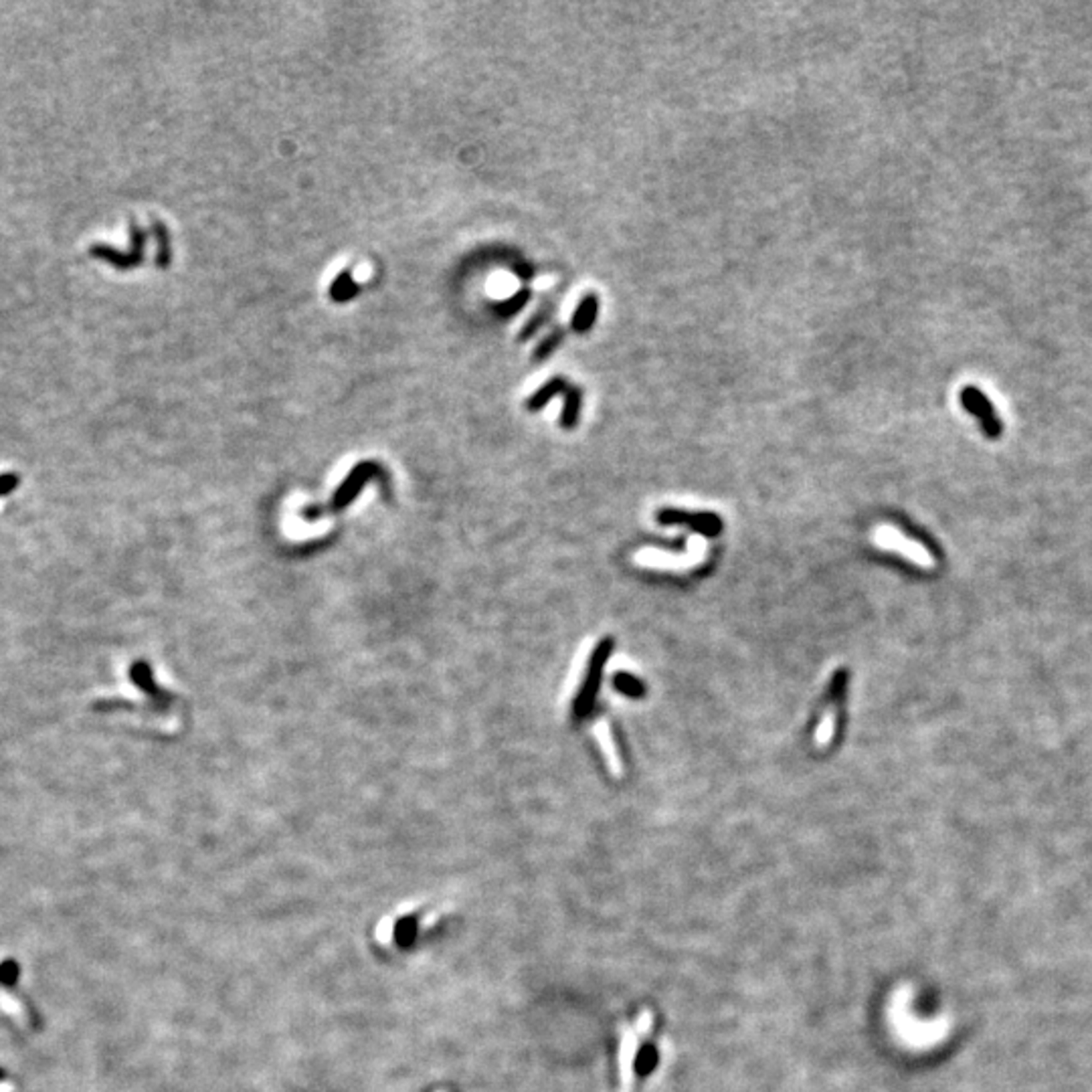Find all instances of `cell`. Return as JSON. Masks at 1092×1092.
<instances>
[{
	"mask_svg": "<svg viewBox=\"0 0 1092 1092\" xmlns=\"http://www.w3.org/2000/svg\"><path fill=\"white\" fill-rule=\"evenodd\" d=\"M154 235H156V243H158V253H156V265L158 268L166 269L170 265L172 259V247H170V235H168L166 225L162 221L154 219Z\"/></svg>",
	"mask_w": 1092,
	"mask_h": 1092,
	"instance_id": "obj_15",
	"label": "cell"
},
{
	"mask_svg": "<svg viewBox=\"0 0 1092 1092\" xmlns=\"http://www.w3.org/2000/svg\"><path fill=\"white\" fill-rule=\"evenodd\" d=\"M358 290H360L358 284L353 280L350 271H342V274L334 280L332 288H330V298L334 301H348L358 294Z\"/></svg>",
	"mask_w": 1092,
	"mask_h": 1092,
	"instance_id": "obj_16",
	"label": "cell"
},
{
	"mask_svg": "<svg viewBox=\"0 0 1092 1092\" xmlns=\"http://www.w3.org/2000/svg\"><path fill=\"white\" fill-rule=\"evenodd\" d=\"M393 935H394V921L393 918H383L377 927V938L380 945L389 947L393 943Z\"/></svg>",
	"mask_w": 1092,
	"mask_h": 1092,
	"instance_id": "obj_20",
	"label": "cell"
},
{
	"mask_svg": "<svg viewBox=\"0 0 1092 1092\" xmlns=\"http://www.w3.org/2000/svg\"><path fill=\"white\" fill-rule=\"evenodd\" d=\"M368 479H379L383 486H387V476H384L383 468L379 463L373 462H363L358 463L353 472L346 476V479L338 486V490L334 492L332 502H330L328 508H304L301 510V516H306V520H316L326 512H340L348 506L354 498L363 492V486L368 482Z\"/></svg>",
	"mask_w": 1092,
	"mask_h": 1092,
	"instance_id": "obj_1",
	"label": "cell"
},
{
	"mask_svg": "<svg viewBox=\"0 0 1092 1092\" xmlns=\"http://www.w3.org/2000/svg\"><path fill=\"white\" fill-rule=\"evenodd\" d=\"M614 688L619 694L627 696V698H641L645 694V686L641 684V680L627 674V671H619V674L614 676Z\"/></svg>",
	"mask_w": 1092,
	"mask_h": 1092,
	"instance_id": "obj_17",
	"label": "cell"
},
{
	"mask_svg": "<svg viewBox=\"0 0 1092 1092\" xmlns=\"http://www.w3.org/2000/svg\"><path fill=\"white\" fill-rule=\"evenodd\" d=\"M634 1058H635V1034L634 1032L625 1030L624 1040H621V1054H619V1074H621V1086H624V1092L630 1090L631 1080H634Z\"/></svg>",
	"mask_w": 1092,
	"mask_h": 1092,
	"instance_id": "obj_11",
	"label": "cell"
},
{
	"mask_svg": "<svg viewBox=\"0 0 1092 1092\" xmlns=\"http://www.w3.org/2000/svg\"><path fill=\"white\" fill-rule=\"evenodd\" d=\"M704 555H706L704 542L700 541L698 536H692L688 542V555L678 556V555H668V552H661V551H654V548H645V551L637 552L635 561L640 562V565L654 567V569L680 571V569L696 567L700 561H703Z\"/></svg>",
	"mask_w": 1092,
	"mask_h": 1092,
	"instance_id": "obj_4",
	"label": "cell"
},
{
	"mask_svg": "<svg viewBox=\"0 0 1092 1092\" xmlns=\"http://www.w3.org/2000/svg\"><path fill=\"white\" fill-rule=\"evenodd\" d=\"M611 650H614V641L611 640L599 641L595 650H593L589 666H587V671H585V680H583L579 694H577L575 703H572V718L575 720L587 718V716L593 713V708H595L597 694H599V688H601L603 670H605V664L607 660H609Z\"/></svg>",
	"mask_w": 1092,
	"mask_h": 1092,
	"instance_id": "obj_2",
	"label": "cell"
},
{
	"mask_svg": "<svg viewBox=\"0 0 1092 1092\" xmlns=\"http://www.w3.org/2000/svg\"><path fill=\"white\" fill-rule=\"evenodd\" d=\"M959 399H961L963 409H965L967 413H971L973 417L980 419L981 431L985 433L987 437L990 439L1001 437L1003 425L1000 421V417H997L995 409H993L990 397H987L980 387H975V384H965V387L961 389Z\"/></svg>",
	"mask_w": 1092,
	"mask_h": 1092,
	"instance_id": "obj_3",
	"label": "cell"
},
{
	"mask_svg": "<svg viewBox=\"0 0 1092 1092\" xmlns=\"http://www.w3.org/2000/svg\"><path fill=\"white\" fill-rule=\"evenodd\" d=\"M528 298H530V291H528V290H520V291H518L516 295H514V298H512L510 301H506V304H502V308H508L506 312H504V314L510 316V314H514V312H520L522 306L526 304Z\"/></svg>",
	"mask_w": 1092,
	"mask_h": 1092,
	"instance_id": "obj_21",
	"label": "cell"
},
{
	"mask_svg": "<svg viewBox=\"0 0 1092 1092\" xmlns=\"http://www.w3.org/2000/svg\"><path fill=\"white\" fill-rule=\"evenodd\" d=\"M650 1027H651V1014L650 1011H644L640 1017V1021H637V1032H640V1034H645V1032H650Z\"/></svg>",
	"mask_w": 1092,
	"mask_h": 1092,
	"instance_id": "obj_23",
	"label": "cell"
},
{
	"mask_svg": "<svg viewBox=\"0 0 1092 1092\" xmlns=\"http://www.w3.org/2000/svg\"><path fill=\"white\" fill-rule=\"evenodd\" d=\"M130 235H132V251L130 253H122V251L113 249L110 245H93L91 247V255L100 257V259L107 261V264L113 265L118 269H132L138 268L142 264V257H144V245H146V233L140 229V225L136 221H132L130 227Z\"/></svg>",
	"mask_w": 1092,
	"mask_h": 1092,
	"instance_id": "obj_5",
	"label": "cell"
},
{
	"mask_svg": "<svg viewBox=\"0 0 1092 1092\" xmlns=\"http://www.w3.org/2000/svg\"><path fill=\"white\" fill-rule=\"evenodd\" d=\"M874 542H876V545L882 546V548H892V551L901 552L902 556L911 558V561L917 562V565L927 567V569L933 565V556L928 555L927 548L918 545V542L911 541V538H907L902 535V532H898L894 526H880V528H878L876 535H874Z\"/></svg>",
	"mask_w": 1092,
	"mask_h": 1092,
	"instance_id": "obj_6",
	"label": "cell"
},
{
	"mask_svg": "<svg viewBox=\"0 0 1092 1092\" xmlns=\"http://www.w3.org/2000/svg\"><path fill=\"white\" fill-rule=\"evenodd\" d=\"M562 340H565V328L551 330V332H548L545 338H542L541 342L536 344V348L532 350V363L541 364V363H545V360L551 358L552 354H555L556 350L561 348Z\"/></svg>",
	"mask_w": 1092,
	"mask_h": 1092,
	"instance_id": "obj_13",
	"label": "cell"
},
{
	"mask_svg": "<svg viewBox=\"0 0 1092 1092\" xmlns=\"http://www.w3.org/2000/svg\"><path fill=\"white\" fill-rule=\"evenodd\" d=\"M132 678H134L136 684L140 686V688L144 692H148V694H150L152 698L160 700V703H165V704L170 703V700H172L170 696L165 694V692H162L154 684V678H152V670H150V666H148V661H136V664L132 666Z\"/></svg>",
	"mask_w": 1092,
	"mask_h": 1092,
	"instance_id": "obj_12",
	"label": "cell"
},
{
	"mask_svg": "<svg viewBox=\"0 0 1092 1092\" xmlns=\"http://www.w3.org/2000/svg\"><path fill=\"white\" fill-rule=\"evenodd\" d=\"M833 733H836V714L828 713L822 718V723H819V729H818V734H815V739H818V743L823 747V745H828L829 740H832Z\"/></svg>",
	"mask_w": 1092,
	"mask_h": 1092,
	"instance_id": "obj_18",
	"label": "cell"
},
{
	"mask_svg": "<svg viewBox=\"0 0 1092 1092\" xmlns=\"http://www.w3.org/2000/svg\"><path fill=\"white\" fill-rule=\"evenodd\" d=\"M569 384H571V383H569V380H567V379H562V377H552L551 380H546V383L542 384V387L538 389L536 393L532 394V397H528V401H526V409H528V411H530V413L541 411V409H545L546 405H548V401H552V399H555L556 394H565V390L569 389Z\"/></svg>",
	"mask_w": 1092,
	"mask_h": 1092,
	"instance_id": "obj_9",
	"label": "cell"
},
{
	"mask_svg": "<svg viewBox=\"0 0 1092 1092\" xmlns=\"http://www.w3.org/2000/svg\"><path fill=\"white\" fill-rule=\"evenodd\" d=\"M658 522L661 524H688L700 535L716 536L723 530V522L716 514L710 512H686L678 508H664L658 512Z\"/></svg>",
	"mask_w": 1092,
	"mask_h": 1092,
	"instance_id": "obj_7",
	"label": "cell"
},
{
	"mask_svg": "<svg viewBox=\"0 0 1092 1092\" xmlns=\"http://www.w3.org/2000/svg\"><path fill=\"white\" fill-rule=\"evenodd\" d=\"M599 308H601V300L597 294H587L583 295L579 306H577L575 314L571 318V330L575 334H587L589 330L595 326L597 316H599Z\"/></svg>",
	"mask_w": 1092,
	"mask_h": 1092,
	"instance_id": "obj_8",
	"label": "cell"
},
{
	"mask_svg": "<svg viewBox=\"0 0 1092 1092\" xmlns=\"http://www.w3.org/2000/svg\"><path fill=\"white\" fill-rule=\"evenodd\" d=\"M846 682H848L846 670L836 671V676H833V680H832V686H829V694H828L832 703H842L844 692H846Z\"/></svg>",
	"mask_w": 1092,
	"mask_h": 1092,
	"instance_id": "obj_19",
	"label": "cell"
},
{
	"mask_svg": "<svg viewBox=\"0 0 1092 1092\" xmlns=\"http://www.w3.org/2000/svg\"><path fill=\"white\" fill-rule=\"evenodd\" d=\"M552 310H555V306H552V301H551V304H548V301H545V304H542L541 308H538L536 312L530 316V320H528V322L524 324V328L520 330V334H518V340H520V342H528V340H530L532 336H535V334L538 332V330H541L542 326H545V324L548 322V318H551V316H552Z\"/></svg>",
	"mask_w": 1092,
	"mask_h": 1092,
	"instance_id": "obj_14",
	"label": "cell"
},
{
	"mask_svg": "<svg viewBox=\"0 0 1092 1092\" xmlns=\"http://www.w3.org/2000/svg\"><path fill=\"white\" fill-rule=\"evenodd\" d=\"M17 486H18L17 473H3V476H0V496H7V494H11Z\"/></svg>",
	"mask_w": 1092,
	"mask_h": 1092,
	"instance_id": "obj_22",
	"label": "cell"
},
{
	"mask_svg": "<svg viewBox=\"0 0 1092 1092\" xmlns=\"http://www.w3.org/2000/svg\"><path fill=\"white\" fill-rule=\"evenodd\" d=\"M581 407H583V389L571 383L565 393V405H562V413H561L562 429L577 427V423H579V417H581Z\"/></svg>",
	"mask_w": 1092,
	"mask_h": 1092,
	"instance_id": "obj_10",
	"label": "cell"
}]
</instances>
